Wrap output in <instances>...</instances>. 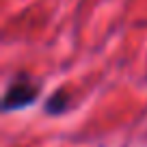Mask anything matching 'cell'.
Instances as JSON below:
<instances>
[{"label": "cell", "instance_id": "obj_1", "mask_svg": "<svg viewBox=\"0 0 147 147\" xmlns=\"http://www.w3.org/2000/svg\"><path fill=\"white\" fill-rule=\"evenodd\" d=\"M37 95H39V84H35L30 78H26V76H20V78H15L13 82H11V87L7 89L2 108H5V113L15 110V108H24V106L32 104V102L37 100Z\"/></svg>", "mask_w": 147, "mask_h": 147}, {"label": "cell", "instance_id": "obj_2", "mask_svg": "<svg viewBox=\"0 0 147 147\" xmlns=\"http://www.w3.org/2000/svg\"><path fill=\"white\" fill-rule=\"evenodd\" d=\"M65 108H67V100L63 97V93H56V95L52 97V100H48V104H46L48 115H61Z\"/></svg>", "mask_w": 147, "mask_h": 147}]
</instances>
